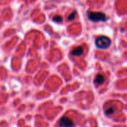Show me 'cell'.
<instances>
[{
  "label": "cell",
  "mask_w": 127,
  "mask_h": 127,
  "mask_svg": "<svg viewBox=\"0 0 127 127\" xmlns=\"http://www.w3.org/2000/svg\"><path fill=\"white\" fill-rule=\"evenodd\" d=\"M83 54V49L82 47H80V46L75 48L71 52V55H73L74 56H80Z\"/></svg>",
  "instance_id": "obj_5"
},
{
  "label": "cell",
  "mask_w": 127,
  "mask_h": 127,
  "mask_svg": "<svg viewBox=\"0 0 127 127\" xmlns=\"http://www.w3.org/2000/svg\"><path fill=\"white\" fill-rule=\"evenodd\" d=\"M76 12H73V13H71L70 15H69V16H68V20H72V19H74V18H75V16H76Z\"/></svg>",
  "instance_id": "obj_8"
},
{
  "label": "cell",
  "mask_w": 127,
  "mask_h": 127,
  "mask_svg": "<svg viewBox=\"0 0 127 127\" xmlns=\"http://www.w3.org/2000/svg\"><path fill=\"white\" fill-rule=\"evenodd\" d=\"M53 20L56 22H61L63 21V18L60 16H54Z\"/></svg>",
  "instance_id": "obj_7"
},
{
  "label": "cell",
  "mask_w": 127,
  "mask_h": 127,
  "mask_svg": "<svg viewBox=\"0 0 127 127\" xmlns=\"http://www.w3.org/2000/svg\"><path fill=\"white\" fill-rule=\"evenodd\" d=\"M115 109H116L115 106H112V107L109 108L108 109L106 110V115H110L113 114L115 112Z\"/></svg>",
  "instance_id": "obj_6"
},
{
  "label": "cell",
  "mask_w": 127,
  "mask_h": 127,
  "mask_svg": "<svg viewBox=\"0 0 127 127\" xmlns=\"http://www.w3.org/2000/svg\"><path fill=\"white\" fill-rule=\"evenodd\" d=\"M96 46L100 49H107L111 44V40L105 36H100L95 40Z\"/></svg>",
  "instance_id": "obj_2"
},
{
  "label": "cell",
  "mask_w": 127,
  "mask_h": 127,
  "mask_svg": "<svg viewBox=\"0 0 127 127\" xmlns=\"http://www.w3.org/2000/svg\"><path fill=\"white\" fill-rule=\"evenodd\" d=\"M105 81V77L103 74H97L95 77V83L97 85H102Z\"/></svg>",
  "instance_id": "obj_4"
},
{
  "label": "cell",
  "mask_w": 127,
  "mask_h": 127,
  "mask_svg": "<svg viewBox=\"0 0 127 127\" xmlns=\"http://www.w3.org/2000/svg\"><path fill=\"white\" fill-rule=\"evenodd\" d=\"M59 125L61 127H74V123L68 118L63 117L59 121Z\"/></svg>",
  "instance_id": "obj_3"
},
{
  "label": "cell",
  "mask_w": 127,
  "mask_h": 127,
  "mask_svg": "<svg viewBox=\"0 0 127 127\" xmlns=\"http://www.w3.org/2000/svg\"><path fill=\"white\" fill-rule=\"evenodd\" d=\"M88 17L93 22H104L107 20V17L105 13L102 12L89 11L88 13Z\"/></svg>",
  "instance_id": "obj_1"
}]
</instances>
